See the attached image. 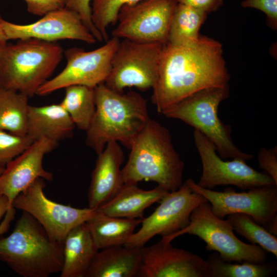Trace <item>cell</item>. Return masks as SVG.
I'll use <instances>...</instances> for the list:
<instances>
[{
	"instance_id": "1",
	"label": "cell",
	"mask_w": 277,
	"mask_h": 277,
	"mask_svg": "<svg viewBox=\"0 0 277 277\" xmlns=\"http://www.w3.org/2000/svg\"><path fill=\"white\" fill-rule=\"evenodd\" d=\"M230 76L219 41L200 35L194 41L167 43L163 50L152 103L159 113L200 90L229 85Z\"/></svg>"
},
{
	"instance_id": "2",
	"label": "cell",
	"mask_w": 277,
	"mask_h": 277,
	"mask_svg": "<svg viewBox=\"0 0 277 277\" xmlns=\"http://www.w3.org/2000/svg\"><path fill=\"white\" fill-rule=\"evenodd\" d=\"M130 149L122 170L124 185L152 181L169 192L182 185L185 164L166 127L150 117Z\"/></svg>"
},
{
	"instance_id": "3",
	"label": "cell",
	"mask_w": 277,
	"mask_h": 277,
	"mask_svg": "<svg viewBox=\"0 0 277 277\" xmlns=\"http://www.w3.org/2000/svg\"><path fill=\"white\" fill-rule=\"evenodd\" d=\"M95 111L86 131L87 145L98 154L111 142L130 146L150 118L146 100L134 91L120 92L104 83L94 88Z\"/></svg>"
},
{
	"instance_id": "4",
	"label": "cell",
	"mask_w": 277,
	"mask_h": 277,
	"mask_svg": "<svg viewBox=\"0 0 277 277\" xmlns=\"http://www.w3.org/2000/svg\"><path fill=\"white\" fill-rule=\"evenodd\" d=\"M0 260L23 277H48L60 272L63 243L52 240L41 225L23 211L11 233L0 236Z\"/></svg>"
},
{
	"instance_id": "5",
	"label": "cell",
	"mask_w": 277,
	"mask_h": 277,
	"mask_svg": "<svg viewBox=\"0 0 277 277\" xmlns=\"http://www.w3.org/2000/svg\"><path fill=\"white\" fill-rule=\"evenodd\" d=\"M63 54L56 42L27 38L7 44L0 68V87L33 96L48 80Z\"/></svg>"
},
{
	"instance_id": "6",
	"label": "cell",
	"mask_w": 277,
	"mask_h": 277,
	"mask_svg": "<svg viewBox=\"0 0 277 277\" xmlns=\"http://www.w3.org/2000/svg\"><path fill=\"white\" fill-rule=\"evenodd\" d=\"M229 94V85L204 89L169 106L161 113L167 118L181 120L201 132L214 144L223 159L247 161L253 155L243 152L235 145L230 126L218 116L220 104Z\"/></svg>"
},
{
	"instance_id": "7",
	"label": "cell",
	"mask_w": 277,
	"mask_h": 277,
	"mask_svg": "<svg viewBox=\"0 0 277 277\" xmlns=\"http://www.w3.org/2000/svg\"><path fill=\"white\" fill-rule=\"evenodd\" d=\"M197 236L206 243L209 251H215L224 261L242 263H263L266 261V251L259 246L247 244L240 240L234 234L233 228L226 219L216 216L210 204L205 202L192 212L189 224L184 228L161 241L171 243L183 234Z\"/></svg>"
},
{
	"instance_id": "8",
	"label": "cell",
	"mask_w": 277,
	"mask_h": 277,
	"mask_svg": "<svg viewBox=\"0 0 277 277\" xmlns=\"http://www.w3.org/2000/svg\"><path fill=\"white\" fill-rule=\"evenodd\" d=\"M165 44L120 39L105 85L120 92L127 87L141 91L152 89L157 80Z\"/></svg>"
},
{
	"instance_id": "9",
	"label": "cell",
	"mask_w": 277,
	"mask_h": 277,
	"mask_svg": "<svg viewBox=\"0 0 277 277\" xmlns=\"http://www.w3.org/2000/svg\"><path fill=\"white\" fill-rule=\"evenodd\" d=\"M185 182L193 191L206 199L217 217L224 219L232 214H245L277 235V186H262L241 192L230 188L220 192L201 187L191 179Z\"/></svg>"
},
{
	"instance_id": "10",
	"label": "cell",
	"mask_w": 277,
	"mask_h": 277,
	"mask_svg": "<svg viewBox=\"0 0 277 277\" xmlns=\"http://www.w3.org/2000/svg\"><path fill=\"white\" fill-rule=\"evenodd\" d=\"M120 39L112 37L103 46L91 51L72 47L64 52L66 60L65 68L47 80L37 90L36 94L48 95L71 85L95 88L104 83L111 70L113 55Z\"/></svg>"
},
{
	"instance_id": "11",
	"label": "cell",
	"mask_w": 277,
	"mask_h": 277,
	"mask_svg": "<svg viewBox=\"0 0 277 277\" xmlns=\"http://www.w3.org/2000/svg\"><path fill=\"white\" fill-rule=\"evenodd\" d=\"M193 138L202 166V173L196 183L200 187L212 190L219 186L233 185L242 190H249L277 186L268 174L255 170L244 160L225 161L217 153L214 144L198 130L194 129Z\"/></svg>"
},
{
	"instance_id": "12",
	"label": "cell",
	"mask_w": 277,
	"mask_h": 277,
	"mask_svg": "<svg viewBox=\"0 0 277 277\" xmlns=\"http://www.w3.org/2000/svg\"><path fill=\"white\" fill-rule=\"evenodd\" d=\"M45 185L44 179L36 180L16 196L13 207L32 215L52 240L63 243L68 232L86 222L95 210L89 207L76 208L55 202L46 196Z\"/></svg>"
},
{
	"instance_id": "13",
	"label": "cell",
	"mask_w": 277,
	"mask_h": 277,
	"mask_svg": "<svg viewBox=\"0 0 277 277\" xmlns=\"http://www.w3.org/2000/svg\"><path fill=\"white\" fill-rule=\"evenodd\" d=\"M207 201L193 191L186 182L175 191L168 192L159 206L148 217L142 220V226L125 243L128 247H142L153 236L168 237L186 227L193 210Z\"/></svg>"
},
{
	"instance_id": "14",
	"label": "cell",
	"mask_w": 277,
	"mask_h": 277,
	"mask_svg": "<svg viewBox=\"0 0 277 277\" xmlns=\"http://www.w3.org/2000/svg\"><path fill=\"white\" fill-rule=\"evenodd\" d=\"M177 0H142L120 10L112 37L144 42H168Z\"/></svg>"
},
{
	"instance_id": "15",
	"label": "cell",
	"mask_w": 277,
	"mask_h": 277,
	"mask_svg": "<svg viewBox=\"0 0 277 277\" xmlns=\"http://www.w3.org/2000/svg\"><path fill=\"white\" fill-rule=\"evenodd\" d=\"M57 144L45 138L36 140L4 167L0 175V196L6 197L8 209L0 225V236L7 230L13 219L15 209L13 203L16 196L37 179L53 180V174L44 169L43 162L45 155Z\"/></svg>"
},
{
	"instance_id": "16",
	"label": "cell",
	"mask_w": 277,
	"mask_h": 277,
	"mask_svg": "<svg viewBox=\"0 0 277 277\" xmlns=\"http://www.w3.org/2000/svg\"><path fill=\"white\" fill-rule=\"evenodd\" d=\"M0 24L8 40L34 38L48 42L78 40L88 44L97 41L74 11L64 7L49 12L26 25L14 24L0 15Z\"/></svg>"
},
{
	"instance_id": "17",
	"label": "cell",
	"mask_w": 277,
	"mask_h": 277,
	"mask_svg": "<svg viewBox=\"0 0 277 277\" xmlns=\"http://www.w3.org/2000/svg\"><path fill=\"white\" fill-rule=\"evenodd\" d=\"M142 264L138 276L206 277V260L196 254L160 241L141 247Z\"/></svg>"
},
{
	"instance_id": "18",
	"label": "cell",
	"mask_w": 277,
	"mask_h": 277,
	"mask_svg": "<svg viewBox=\"0 0 277 277\" xmlns=\"http://www.w3.org/2000/svg\"><path fill=\"white\" fill-rule=\"evenodd\" d=\"M124 152L119 143H108L97 154L92 172L88 198L89 208L96 210L112 198L124 185L121 166Z\"/></svg>"
},
{
	"instance_id": "19",
	"label": "cell",
	"mask_w": 277,
	"mask_h": 277,
	"mask_svg": "<svg viewBox=\"0 0 277 277\" xmlns=\"http://www.w3.org/2000/svg\"><path fill=\"white\" fill-rule=\"evenodd\" d=\"M96 253L85 277L138 276L142 264L141 247L114 246Z\"/></svg>"
},
{
	"instance_id": "20",
	"label": "cell",
	"mask_w": 277,
	"mask_h": 277,
	"mask_svg": "<svg viewBox=\"0 0 277 277\" xmlns=\"http://www.w3.org/2000/svg\"><path fill=\"white\" fill-rule=\"evenodd\" d=\"M75 127L60 104L29 106L27 135L34 141L45 138L58 143L71 137Z\"/></svg>"
},
{
	"instance_id": "21",
	"label": "cell",
	"mask_w": 277,
	"mask_h": 277,
	"mask_svg": "<svg viewBox=\"0 0 277 277\" xmlns=\"http://www.w3.org/2000/svg\"><path fill=\"white\" fill-rule=\"evenodd\" d=\"M169 191L161 186L145 190L137 185H124L109 201L95 210L110 216L143 219L145 210Z\"/></svg>"
},
{
	"instance_id": "22",
	"label": "cell",
	"mask_w": 277,
	"mask_h": 277,
	"mask_svg": "<svg viewBox=\"0 0 277 277\" xmlns=\"http://www.w3.org/2000/svg\"><path fill=\"white\" fill-rule=\"evenodd\" d=\"M86 222L72 228L63 242L64 261L61 277H85L98 251Z\"/></svg>"
},
{
	"instance_id": "23",
	"label": "cell",
	"mask_w": 277,
	"mask_h": 277,
	"mask_svg": "<svg viewBox=\"0 0 277 277\" xmlns=\"http://www.w3.org/2000/svg\"><path fill=\"white\" fill-rule=\"evenodd\" d=\"M142 220L110 216L95 211L86 223L97 247L100 250L124 245Z\"/></svg>"
},
{
	"instance_id": "24",
	"label": "cell",
	"mask_w": 277,
	"mask_h": 277,
	"mask_svg": "<svg viewBox=\"0 0 277 277\" xmlns=\"http://www.w3.org/2000/svg\"><path fill=\"white\" fill-rule=\"evenodd\" d=\"M29 97L0 87V129L15 135H27Z\"/></svg>"
},
{
	"instance_id": "25",
	"label": "cell",
	"mask_w": 277,
	"mask_h": 277,
	"mask_svg": "<svg viewBox=\"0 0 277 277\" xmlns=\"http://www.w3.org/2000/svg\"><path fill=\"white\" fill-rule=\"evenodd\" d=\"M65 89V94L60 104L68 113L75 126L86 132L95 111L94 88L76 85Z\"/></svg>"
},
{
	"instance_id": "26",
	"label": "cell",
	"mask_w": 277,
	"mask_h": 277,
	"mask_svg": "<svg viewBox=\"0 0 277 277\" xmlns=\"http://www.w3.org/2000/svg\"><path fill=\"white\" fill-rule=\"evenodd\" d=\"M206 277H268L276 271L275 262L260 263L243 262H228L217 252L208 255Z\"/></svg>"
},
{
	"instance_id": "27",
	"label": "cell",
	"mask_w": 277,
	"mask_h": 277,
	"mask_svg": "<svg viewBox=\"0 0 277 277\" xmlns=\"http://www.w3.org/2000/svg\"><path fill=\"white\" fill-rule=\"evenodd\" d=\"M207 16V14L200 10L178 3L170 23L167 43L180 44L197 39Z\"/></svg>"
},
{
	"instance_id": "28",
	"label": "cell",
	"mask_w": 277,
	"mask_h": 277,
	"mask_svg": "<svg viewBox=\"0 0 277 277\" xmlns=\"http://www.w3.org/2000/svg\"><path fill=\"white\" fill-rule=\"evenodd\" d=\"M227 219L231 223L234 231L244 237L251 244L257 245L265 251L277 256L276 236L251 217L243 213H234L228 215Z\"/></svg>"
},
{
	"instance_id": "29",
	"label": "cell",
	"mask_w": 277,
	"mask_h": 277,
	"mask_svg": "<svg viewBox=\"0 0 277 277\" xmlns=\"http://www.w3.org/2000/svg\"><path fill=\"white\" fill-rule=\"evenodd\" d=\"M142 0H93L91 5L92 21L104 41L109 39L108 28L115 24L121 9Z\"/></svg>"
},
{
	"instance_id": "30",
	"label": "cell",
	"mask_w": 277,
	"mask_h": 277,
	"mask_svg": "<svg viewBox=\"0 0 277 277\" xmlns=\"http://www.w3.org/2000/svg\"><path fill=\"white\" fill-rule=\"evenodd\" d=\"M34 142L27 135H17L0 129V166L5 167Z\"/></svg>"
},
{
	"instance_id": "31",
	"label": "cell",
	"mask_w": 277,
	"mask_h": 277,
	"mask_svg": "<svg viewBox=\"0 0 277 277\" xmlns=\"http://www.w3.org/2000/svg\"><path fill=\"white\" fill-rule=\"evenodd\" d=\"M93 0H65V7L76 12L82 22L89 30L97 42L104 39L92 21L91 5Z\"/></svg>"
},
{
	"instance_id": "32",
	"label": "cell",
	"mask_w": 277,
	"mask_h": 277,
	"mask_svg": "<svg viewBox=\"0 0 277 277\" xmlns=\"http://www.w3.org/2000/svg\"><path fill=\"white\" fill-rule=\"evenodd\" d=\"M243 8H252L262 11L266 16L267 24L274 31L277 28V0H245Z\"/></svg>"
},
{
	"instance_id": "33",
	"label": "cell",
	"mask_w": 277,
	"mask_h": 277,
	"mask_svg": "<svg viewBox=\"0 0 277 277\" xmlns=\"http://www.w3.org/2000/svg\"><path fill=\"white\" fill-rule=\"evenodd\" d=\"M259 167L277 183V147H262L258 153Z\"/></svg>"
},
{
	"instance_id": "34",
	"label": "cell",
	"mask_w": 277,
	"mask_h": 277,
	"mask_svg": "<svg viewBox=\"0 0 277 277\" xmlns=\"http://www.w3.org/2000/svg\"><path fill=\"white\" fill-rule=\"evenodd\" d=\"M30 13L43 16L46 13L65 7V0H24Z\"/></svg>"
},
{
	"instance_id": "35",
	"label": "cell",
	"mask_w": 277,
	"mask_h": 277,
	"mask_svg": "<svg viewBox=\"0 0 277 277\" xmlns=\"http://www.w3.org/2000/svg\"><path fill=\"white\" fill-rule=\"evenodd\" d=\"M185 4L200 10L207 14L217 11L223 5L224 0H177Z\"/></svg>"
},
{
	"instance_id": "36",
	"label": "cell",
	"mask_w": 277,
	"mask_h": 277,
	"mask_svg": "<svg viewBox=\"0 0 277 277\" xmlns=\"http://www.w3.org/2000/svg\"><path fill=\"white\" fill-rule=\"evenodd\" d=\"M8 39L0 24V68L1 67L5 51L7 45Z\"/></svg>"
},
{
	"instance_id": "37",
	"label": "cell",
	"mask_w": 277,
	"mask_h": 277,
	"mask_svg": "<svg viewBox=\"0 0 277 277\" xmlns=\"http://www.w3.org/2000/svg\"><path fill=\"white\" fill-rule=\"evenodd\" d=\"M8 209V201L4 196H0V220L5 215Z\"/></svg>"
},
{
	"instance_id": "38",
	"label": "cell",
	"mask_w": 277,
	"mask_h": 277,
	"mask_svg": "<svg viewBox=\"0 0 277 277\" xmlns=\"http://www.w3.org/2000/svg\"><path fill=\"white\" fill-rule=\"evenodd\" d=\"M4 167L0 166V175L1 174V173L4 171Z\"/></svg>"
}]
</instances>
